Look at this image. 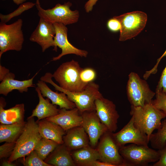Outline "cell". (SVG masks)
I'll list each match as a JSON object with an SVG mask.
<instances>
[{"instance_id": "obj_1", "label": "cell", "mask_w": 166, "mask_h": 166, "mask_svg": "<svg viewBox=\"0 0 166 166\" xmlns=\"http://www.w3.org/2000/svg\"><path fill=\"white\" fill-rule=\"evenodd\" d=\"M53 74L46 73L40 80L52 85L55 90L64 93L68 98L75 105L81 114L87 111L95 110V102L102 96L99 91V85L94 82L88 83L86 88L79 92H73L63 89L52 80Z\"/></svg>"}, {"instance_id": "obj_2", "label": "cell", "mask_w": 166, "mask_h": 166, "mask_svg": "<svg viewBox=\"0 0 166 166\" xmlns=\"http://www.w3.org/2000/svg\"><path fill=\"white\" fill-rule=\"evenodd\" d=\"M130 114L135 127L146 134L149 140L153 131L161 127V120L166 117L164 113L156 108L152 102L144 107L131 105Z\"/></svg>"}, {"instance_id": "obj_3", "label": "cell", "mask_w": 166, "mask_h": 166, "mask_svg": "<svg viewBox=\"0 0 166 166\" xmlns=\"http://www.w3.org/2000/svg\"><path fill=\"white\" fill-rule=\"evenodd\" d=\"M81 68L78 62L72 60L62 63L53 74V77L62 88L73 92H81L88 84L83 82L80 77Z\"/></svg>"}, {"instance_id": "obj_4", "label": "cell", "mask_w": 166, "mask_h": 166, "mask_svg": "<svg viewBox=\"0 0 166 166\" xmlns=\"http://www.w3.org/2000/svg\"><path fill=\"white\" fill-rule=\"evenodd\" d=\"M42 138L37 122L35 121L34 117L27 118L23 131L16 142L12 154L8 159L9 161L13 162L25 157L34 150Z\"/></svg>"}, {"instance_id": "obj_5", "label": "cell", "mask_w": 166, "mask_h": 166, "mask_svg": "<svg viewBox=\"0 0 166 166\" xmlns=\"http://www.w3.org/2000/svg\"><path fill=\"white\" fill-rule=\"evenodd\" d=\"M126 89L128 99L134 106L144 107L151 103L156 94L147 81L133 72L128 75Z\"/></svg>"}, {"instance_id": "obj_6", "label": "cell", "mask_w": 166, "mask_h": 166, "mask_svg": "<svg viewBox=\"0 0 166 166\" xmlns=\"http://www.w3.org/2000/svg\"><path fill=\"white\" fill-rule=\"evenodd\" d=\"M119 151L126 166H148L157 161L160 157L158 150L134 144L122 147Z\"/></svg>"}, {"instance_id": "obj_7", "label": "cell", "mask_w": 166, "mask_h": 166, "mask_svg": "<svg viewBox=\"0 0 166 166\" xmlns=\"http://www.w3.org/2000/svg\"><path fill=\"white\" fill-rule=\"evenodd\" d=\"M22 20L19 19L9 25L0 23V58L2 54L9 50L20 51L24 38L22 30Z\"/></svg>"}, {"instance_id": "obj_8", "label": "cell", "mask_w": 166, "mask_h": 166, "mask_svg": "<svg viewBox=\"0 0 166 166\" xmlns=\"http://www.w3.org/2000/svg\"><path fill=\"white\" fill-rule=\"evenodd\" d=\"M72 5L68 2L63 5L58 3L51 9L45 10L41 7L39 0H36V3L40 18L53 24L61 23L65 26L76 23L79 19V11L71 10Z\"/></svg>"}, {"instance_id": "obj_9", "label": "cell", "mask_w": 166, "mask_h": 166, "mask_svg": "<svg viewBox=\"0 0 166 166\" xmlns=\"http://www.w3.org/2000/svg\"><path fill=\"white\" fill-rule=\"evenodd\" d=\"M120 22L119 41H124L138 35L144 28L147 21L146 14L141 11H134L114 16Z\"/></svg>"}, {"instance_id": "obj_10", "label": "cell", "mask_w": 166, "mask_h": 166, "mask_svg": "<svg viewBox=\"0 0 166 166\" xmlns=\"http://www.w3.org/2000/svg\"><path fill=\"white\" fill-rule=\"evenodd\" d=\"M112 133L108 131L100 139L95 148L100 156L99 160L111 163L114 166H126L119 152L120 148L114 140Z\"/></svg>"}, {"instance_id": "obj_11", "label": "cell", "mask_w": 166, "mask_h": 166, "mask_svg": "<svg viewBox=\"0 0 166 166\" xmlns=\"http://www.w3.org/2000/svg\"><path fill=\"white\" fill-rule=\"evenodd\" d=\"M112 135L120 148L128 143L148 146L149 142L147 135L135 127L132 117L120 131L116 133L113 132Z\"/></svg>"}, {"instance_id": "obj_12", "label": "cell", "mask_w": 166, "mask_h": 166, "mask_svg": "<svg viewBox=\"0 0 166 166\" xmlns=\"http://www.w3.org/2000/svg\"><path fill=\"white\" fill-rule=\"evenodd\" d=\"M81 115L82 118L81 126L88 136L90 145L95 148L101 137L109 130L101 121L95 110L85 111Z\"/></svg>"}, {"instance_id": "obj_13", "label": "cell", "mask_w": 166, "mask_h": 166, "mask_svg": "<svg viewBox=\"0 0 166 166\" xmlns=\"http://www.w3.org/2000/svg\"><path fill=\"white\" fill-rule=\"evenodd\" d=\"M53 24L55 33L53 50L56 51L58 47L61 49V52L57 56L53 57L52 61L59 60L62 57L69 54H74L81 57L87 56L88 52L87 51L78 49L69 42L67 38L68 29L65 25L61 23Z\"/></svg>"}, {"instance_id": "obj_14", "label": "cell", "mask_w": 166, "mask_h": 166, "mask_svg": "<svg viewBox=\"0 0 166 166\" xmlns=\"http://www.w3.org/2000/svg\"><path fill=\"white\" fill-rule=\"evenodd\" d=\"M95 111L101 121L112 132L117 129L118 119L120 117L115 105L112 101L103 96L95 102Z\"/></svg>"}, {"instance_id": "obj_15", "label": "cell", "mask_w": 166, "mask_h": 166, "mask_svg": "<svg viewBox=\"0 0 166 166\" xmlns=\"http://www.w3.org/2000/svg\"><path fill=\"white\" fill-rule=\"evenodd\" d=\"M55 30L53 24L40 18L39 23L31 34L30 40L41 47L42 52L50 47L54 46Z\"/></svg>"}, {"instance_id": "obj_16", "label": "cell", "mask_w": 166, "mask_h": 166, "mask_svg": "<svg viewBox=\"0 0 166 166\" xmlns=\"http://www.w3.org/2000/svg\"><path fill=\"white\" fill-rule=\"evenodd\" d=\"M45 119L57 124L65 132L81 126L82 121L81 115L76 107L71 109H60L57 115Z\"/></svg>"}, {"instance_id": "obj_17", "label": "cell", "mask_w": 166, "mask_h": 166, "mask_svg": "<svg viewBox=\"0 0 166 166\" xmlns=\"http://www.w3.org/2000/svg\"><path fill=\"white\" fill-rule=\"evenodd\" d=\"M63 140L64 144L71 151L90 145L88 136L81 126L66 131Z\"/></svg>"}, {"instance_id": "obj_18", "label": "cell", "mask_w": 166, "mask_h": 166, "mask_svg": "<svg viewBox=\"0 0 166 166\" xmlns=\"http://www.w3.org/2000/svg\"><path fill=\"white\" fill-rule=\"evenodd\" d=\"M38 72L31 78L27 80L19 81L14 79L15 75L9 72L5 76L0 84V94L7 96L14 90H17L20 93L27 92L28 88L34 87L33 80Z\"/></svg>"}, {"instance_id": "obj_19", "label": "cell", "mask_w": 166, "mask_h": 166, "mask_svg": "<svg viewBox=\"0 0 166 166\" xmlns=\"http://www.w3.org/2000/svg\"><path fill=\"white\" fill-rule=\"evenodd\" d=\"M6 102L3 97L0 98V122L1 124H10L23 123L24 121V105L22 103L16 105L8 109L4 108Z\"/></svg>"}, {"instance_id": "obj_20", "label": "cell", "mask_w": 166, "mask_h": 166, "mask_svg": "<svg viewBox=\"0 0 166 166\" xmlns=\"http://www.w3.org/2000/svg\"><path fill=\"white\" fill-rule=\"evenodd\" d=\"M45 83L40 80L38 81L37 83L43 97L49 99L53 105L59 106L60 109H71L76 107L75 104L68 98L64 93L61 92L58 93L53 91Z\"/></svg>"}, {"instance_id": "obj_21", "label": "cell", "mask_w": 166, "mask_h": 166, "mask_svg": "<svg viewBox=\"0 0 166 166\" xmlns=\"http://www.w3.org/2000/svg\"><path fill=\"white\" fill-rule=\"evenodd\" d=\"M39 133L42 137L63 144V137L66 132L57 124L44 119L37 121Z\"/></svg>"}, {"instance_id": "obj_22", "label": "cell", "mask_w": 166, "mask_h": 166, "mask_svg": "<svg viewBox=\"0 0 166 166\" xmlns=\"http://www.w3.org/2000/svg\"><path fill=\"white\" fill-rule=\"evenodd\" d=\"M44 161L52 166H75L71 151L64 144H59Z\"/></svg>"}, {"instance_id": "obj_23", "label": "cell", "mask_w": 166, "mask_h": 166, "mask_svg": "<svg viewBox=\"0 0 166 166\" xmlns=\"http://www.w3.org/2000/svg\"><path fill=\"white\" fill-rule=\"evenodd\" d=\"M35 90L39 98V102L33 110L32 114L28 118L36 117L38 121L57 115L60 109L57 108L56 105L50 103L48 98L44 99L37 86Z\"/></svg>"}, {"instance_id": "obj_24", "label": "cell", "mask_w": 166, "mask_h": 166, "mask_svg": "<svg viewBox=\"0 0 166 166\" xmlns=\"http://www.w3.org/2000/svg\"><path fill=\"white\" fill-rule=\"evenodd\" d=\"M71 155L76 166H88L91 162L100 159L96 149L90 145L71 151Z\"/></svg>"}, {"instance_id": "obj_25", "label": "cell", "mask_w": 166, "mask_h": 166, "mask_svg": "<svg viewBox=\"0 0 166 166\" xmlns=\"http://www.w3.org/2000/svg\"><path fill=\"white\" fill-rule=\"evenodd\" d=\"M26 122L10 124H1L0 143L16 142L25 127Z\"/></svg>"}, {"instance_id": "obj_26", "label": "cell", "mask_w": 166, "mask_h": 166, "mask_svg": "<svg viewBox=\"0 0 166 166\" xmlns=\"http://www.w3.org/2000/svg\"><path fill=\"white\" fill-rule=\"evenodd\" d=\"M59 144L55 141L42 137L35 147V151L39 157L43 160H45Z\"/></svg>"}, {"instance_id": "obj_27", "label": "cell", "mask_w": 166, "mask_h": 166, "mask_svg": "<svg viewBox=\"0 0 166 166\" xmlns=\"http://www.w3.org/2000/svg\"><path fill=\"white\" fill-rule=\"evenodd\" d=\"M161 123V127L152 133L149 139L151 147L157 150L162 148L166 143V119Z\"/></svg>"}, {"instance_id": "obj_28", "label": "cell", "mask_w": 166, "mask_h": 166, "mask_svg": "<svg viewBox=\"0 0 166 166\" xmlns=\"http://www.w3.org/2000/svg\"><path fill=\"white\" fill-rule=\"evenodd\" d=\"M21 162L25 166H52L42 160L34 150L23 158Z\"/></svg>"}, {"instance_id": "obj_29", "label": "cell", "mask_w": 166, "mask_h": 166, "mask_svg": "<svg viewBox=\"0 0 166 166\" xmlns=\"http://www.w3.org/2000/svg\"><path fill=\"white\" fill-rule=\"evenodd\" d=\"M36 3L30 2H27L21 4L19 7L15 11L12 13L6 15L0 14V18L1 22L6 23L13 17L15 16L16 13L17 15H19L26 10H28L34 6Z\"/></svg>"}, {"instance_id": "obj_30", "label": "cell", "mask_w": 166, "mask_h": 166, "mask_svg": "<svg viewBox=\"0 0 166 166\" xmlns=\"http://www.w3.org/2000/svg\"><path fill=\"white\" fill-rule=\"evenodd\" d=\"M97 76L96 71L90 67L82 68L80 74L81 81L86 84L93 82L96 79Z\"/></svg>"}, {"instance_id": "obj_31", "label": "cell", "mask_w": 166, "mask_h": 166, "mask_svg": "<svg viewBox=\"0 0 166 166\" xmlns=\"http://www.w3.org/2000/svg\"><path fill=\"white\" fill-rule=\"evenodd\" d=\"M155 99L152 103L156 108L163 111L166 115V95L161 92H155Z\"/></svg>"}, {"instance_id": "obj_32", "label": "cell", "mask_w": 166, "mask_h": 166, "mask_svg": "<svg viewBox=\"0 0 166 166\" xmlns=\"http://www.w3.org/2000/svg\"><path fill=\"white\" fill-rule=\"evenodd\" d=\"M16 142L5 143L0 146V159L9 158L12 154L15 146Z\"/></svg>"}, {"instance_id": "obj_33", "label": "cell", "mask_w": 166, "mask_h": 166, "mask_svg": "<svg viewBox=\"0 0 166 166\" xmlns=\"http://www.w3.org/2000/svg\"><path fill=\"white\" fill-rule=\"evenodd\" d=\"M156 92H161L166 95V65L162 72L158 82Z\"/></svg>"}, {"instance_id": "obj_34", "label": "cell", "mask_w": 166, "mask_h": 166, "mask_svg": "<svg viewBox=\"0 0 166 166\" xmlns=\"http://www.w3.org/2000/svg\"><path fill=\"white\" fill-rule=\"evenodd\" d=\"M107 26L108 29L113 32L120 31L121 28L120 21L114 17L108 21Z\"/></svg>"}, {"instance_id": "obj_35", "label": "cell", "mask_w": 166, "mask_h": 166, "mask_svg": "<svg viewBox=\"0 0 166 166\" xmlns=\"http://www.w3.org/2000/svg\"><path fill=\"white\" fill-rule=\"evenodd\" d=\"M158 151L160 156L159 159L153 164V166H166V143L162 148Z\"/></svg>"}, {"instance_id": "obj_36", "label": "cell", "mask_w": 166, "mask_h": 166, "mask_svg": "<svg viewBox=\"0 0 166 166\" xmlns=\"http://www.w3.org/2000/svg\"><path fill=\"white\" fill-rule=\"evenodd\" d=\"M98 0H89L85 4V8L87 13L93 10V6L96 4Z\"/></svg>"}, {"instance_id": "obj_37", "label": "cell", "mask_w": 166, "mask_h": 166, "mask_svg": "<svg viewBox=\"0 0 166 166\" xmlns=\"http://www.w3.org/2000/svg\"><path fill=\"white\" fill-rule=\"evenodd\" d=\"M88 166H114L110 163L97 160L89 164Z\"/></svg>"}, {"instance_id": "obj_38", "label": "cell", "mask_w": 166, "mask_h": 166, "mask_svg": "<svg viewBox=\"0 0 166 166\" xmlns=\"http://www.w3.org/2000/svg\"><path fill=\"white\" fill-rule=\"evenodd\" d=\"M10 72L8 69L0 65V81H2L6 75Z\"/></svg>"}, {"instance_id": "obj_39", "label": "cell", "mask_w": 166, "mask_h": 166, "mask_svg": "<svg viewBox=\"0 0 166 166\" xmlns=\"http://www.w3.org/2000/svg\"><path fill=\"white\" fill-rule=\"evenodd\" d=\"M1 165V166H15L16 165V164L14 163L13 162H10L8 160H3Z\"/></svg>"}, {"instance_id": "obj_40", "label": "cell", "mask_w": 166, "mask_h": 166, "mask_svg": "<svg viewBox=\"0 0 166 166\" xmlns=\"http://www.w3.org/2000/svg\"><path fill=\"white\" fill-rule=\"evenodd\" d=\"M166 55V49L165 51L164 52V53H163V54L162 55V56L157 60V62L156 64V65L154 66V67L155 68H157L159 63L161 59L163 57H164V56H165Z\"/></svg>"}, {"instance_id": "obj_41", "label": "cell", "mask_w": 166, "mask_h": 166, "mask_svg": "<svg viewBox=\"0 0 166 166\" xmlns=\"http://www.w3.org/2000/svg\"><path fill=\"white\" fill-rule=\"evenodd\" d=\"M14 2L17 5L22 4L26 0H13Z\"/></svg>"}]
</instances>
